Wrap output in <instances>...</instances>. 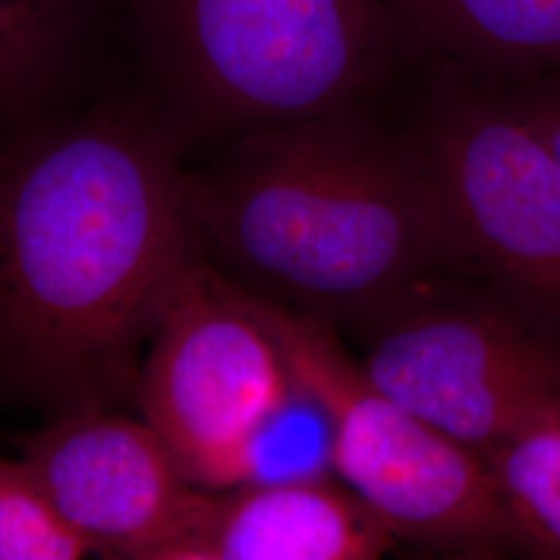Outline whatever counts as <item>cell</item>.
<instances>
[{
	"instance_id": "1",
	"label": "cell",
	"mask_w": 560,
	"mask_h": 560,
	"mask_svg": "<svg viewBox=\"0 0 560 560\" xmlns=\"http://www.w3.org/2000/svg\"><path fill=\"white\" fill-rule=\"evenodd\" d=\"M185 143L138 98L0 136V390L57 416L138 399L145 347L200 249Z\"/></svg>"
},
{
	"instance_id": "2",
	"label": "cell",
	"mask_w": 560,
	"mask_h": 560,
	"mask_svg": "<svg viewBox=\"0 0 560 560\" xmlns=\"http://www.w3.org/2000/svg\"><path fill=\"white\" fill-rule=\"evenodd\" d=\"M185 191L200 254L322 320H372L469 256L413 138L363 104L243 133Z\"/></svg>"
},
{
	"instance_id": "3",
	"label": "cell",
	"mask_w": 560,
	"mask_h": 560,
	"mask_svg": "<svg viewBox=\"0 0 560 560\" xmlns=\"http://www.w3.org/2000/svg\"><path fill=\"white\" fill-rule=\"evenodd\" d=\"M145 102L185 148L358 106L407 65L386 0H129Z\"/></svg>"
},
{
	"instance_id": "4",
	"label": "cell",
	"mask_w": 560,
	"mask_h": 560,
	"mask_svg": "<svg viewBox=\"0 0 560 560\" xmlns=\"http://www.w3.org/2000/svg\"><path fill=\"white\" fill-rule=\"evenodd\" d=\"M241 289L293 381L326 413L332 469L397 540L467 557L515 540L481 455L384 395L322 318Z\"/></svg>"
},
{
	"instance_id": "5",
	"label": "cell",
	"mask_w": 560,
	"mask_h": 560,
	"mask_svg": "<svg viewBox=\"0 0 560 560\" xmlns=\"http://www.w3.org/2000/svg\"><path fill=\"white\" fill-rule=\"evenodd\" d=\"M293 390L279 345L245 293L198 254L162 307L141 360L143 421L206 492L247 481L261 428Z\"/></svg>"
},
{
	"instance_id": "6",
	"label": "cell",
	"mask_w": 560,
	"mask_h": 560,
	"mask_svg": "<svg viewBox=\"0 0 560 560\" xmlns=\"http://www.w3.org/2000/svg\"><path fill=\"white\" fill-rule=\"evenodd\" d=\"M441 185L469 256L540 295H560V161L499 85L430 67L409 133Z\"/></svg>"
},
{
	"instance_id": "7",
	"label": "cell",
	"mask_w": 560,
	"mask_h": 560,
	"mask_svg": "<svg viewBox=\"0 0 560 560\" xmlns=\"http://www.w3.org/2000/svg\"><path fill=\"white\" fill-rule=\"evenodd\" d=\"M372 320L365 376L481 457L560 411L559 353L497 312L407 295Z\"/></svg>"
},
{
	"instance_id": "8",
	"label": "cell",
	"mask_w": 560,
	"mask_h": 560,
	"mask_svg": "<svg viewBox=\"0 0 560 560\" xmlns=\"http://www.w3.org/2000/svg\"><path fill=\"white\" fill-rule=\"evenodd\" d=\"M60 515L104 559L175 560L206 490L161 436L119 411L60 413L21 441Z\"/></svg>"
},
{
	"instance_id": "9",
	"label": "cell",
	"mask_w": 560,
	"mask_h": 560,
	"mask_svg": "<svg viewBox=\"0 0 560 560\" xmlns=\"http://www.w3.org/2000/svg\"><path fill=\"white\" fill-rule=\"evenodd\" d=\"M395 536L326 478L203 492L175 560H374Z\"/></svg>"
},
{
	"instance_id": "10",
	"label": "cell",
	"mask_w": 560,
	"mask_h": 560,
	"mask_svg": "<svg viewBox=\"0 0 560 560\" xmlns=\"http://www.w3.org/2000/svg\"><path fill=\"white\" fill-rule=\"evenodd\" d=\"M407 62L494 83L560 73V0H386Z\"/></svg>"
},
{
	"instance_id": "11",
	"label": "cell",
	"mask_w": 560,
	"mask_h": 560,
	"mask_svg": "<svg viewBox=\"0 0 560 560\" xmlns=\"http://www.w3.org/2000/svg\"><path fill=\"white\" fill-rule=\"evenodd\" d=\"M96 0H0V127L59 113L92 55Z\"/></svg>"
},
{
	"instance_id": "12",
	"label": "cell",
	"mask_w": 560,
	"mask_h": 560,
	"mask_svg": "<svg viewBox=\"0 0 560 560\" xmlns=\"http://www.w3.org/2000/svg\"><path fill=\"white\" fill-rule=\"evenodd\" d=\"M483 459L513 538L560 559V411L521 428Z\"/></svg>"
},
{
	"instance_id": "13",
	"label": "cell",
	"mask_w": 560,
	"mask_h": 560,
	"mask_svg": "<svg viewBox=\"0 0 560 560\" xmlns=\"http://www.w3.org/2000/svg\"><path fill=\"white\" fill-rule=\"evenodd\" d=\"M92 550L27 460L0 457V560H78Z\"/></svg>"
},
{
	"instance_id": "14",
	"label": "cell",
	"mask_w": 560,
	"mask_h": 560,
	"mask_svg": "<svg viewBox=\"0 0 560 560\" xmlns=\"http://www.w3.org/2000/svg\"><path fill=\"white\" fill-rule=\"evenodd\" d=\"M326 469H332V434L326 413L293 381L289 399L256 439L245 486L314 480L324 478Z\"/></svg>"
},
{
	"instance_id": "15",
	"label": "cell",
	"mask_w": 560,
	"mask_h": 560,
	"mask_svg": "<svg viewBox=\"0 0 560 560\" xmlns=\"http://www.w3.org/2000/svg\"><path fill=\"white\" fill-rule=\"evenodd\" d=\"M494 85L501 88L504 98L540 133L560 161V73Z\"/></svg>"
},
{
	"instance_id": "16",
	"label": "cell",
	"mask_w": 560,
	"mask_h": 560,
	"mask_svg": "<svg viewBox=\"0 0 560 560\" xmlns=\"http://www.w3.org/2000/svg\"><path fill=\"white\" fill-rule=\"evenodd\" d=\"M98 4L102 7H106V4H110V7H125L129 0H96Z\"/></svg>"
}]
</instances>
